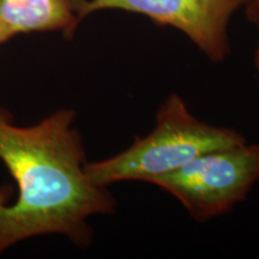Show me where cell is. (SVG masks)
<instances>
[{"instance_id":"cell-1","label":"cell","mask_w":259,"mask_h":259,"mask_svg":"<svg viewBox=\"0 0 259 259\" xmlns=\"http://www.w3.org/2000/svg\"><path fill=\"white\" fill-rule=\"evenodd\" d=\"M73 109H59L31 126H18L0 108V161L17 194L0 186V254L18 242L64 235L77 246L93 239L89 219L112 213L115 200L87 174L82 137Z\"/></svg>"},{"instance_id":"cell-2","label":"cell","mask_w":259,"mask_h":259,"mask_svg":"<svg viewBox=\"0 0 259 259\" xmlns=\"http://www.w3.org/2000/svg\"><path fill=\"white\" fill-rule=\"evenodd\" d=\"M245 142L234 130L200 121L179 95L171 94L158 109L156 125L150 134L137 138L115 156L87 162L85 169L90 180L103 187L132 180L151 184L199 155Z\"/></svg>"},{"instance_id":"cell-3","label":"cell","mask_w":259,"mask_h":259,"mask_svg":"<svg viewBox=\"0 0 259 259\" xmlns=\"http://www.w3.org/2000/svg\"><path fill=\"white\" fill-rule=\"evenodd\" d=\"M259 181V144L245 143L209 151L151 184L167 191L194 220L206 221L229 211Z\"/></svg>"},{"instance_id":"cell-4","label":"cell","mask_w":259,"mask_h":259,"mask_svg":"<svg viewBox=\"0 0 259 259\" xmlns=\"http://www.w3.org/2000/svg\"><path fill=\"white\" fill-rule=\"evenodd\" d=\"M248 0H84L80 16L103 10L143 15L154 23L185 34L213 63L229 53L228 24L236 10Z\"/></svg>"},{"instance_id":"cell-5","label":"cell","mask_w":259,"mask_h":259,"mask_svg":"<svg viewBox=\"0 0 259 259\" xmlns=\"http://www.w3.org/2000/svg\"><path fill=\"white\" fill-rule=\"evenodd\" d=\"M84 0H0V18L10 37L59 32L71 40L82 23Z\"/></svg>"},{"instance_id":"cell-6","label":"cell","mask_w":259,"mask_h":259,"mask_svg":"<svg viewBox=\"0 0 259 259\" xmlns=\"http://www.w3.org/2000/svg\"><path fill=\"white\" fill-rule=\"evenodd\" d=\"M246 8V16L253 24H259V0H248Z\"/></svg>"},{"instance_id":"cell-7","label":"cell","mask_w":259,"mask_h":259,"mask_svg":"<svg viewBox=\"0 0 259 259\" xmlns=\"http://www.w3.org/2000/svg\"><path fill=\"white\" fill-rule=\"evenodd\" d=\"M10 40H11V37H10L9 32H8V30H6V28H5L4 23H3L2 18H0V46L6 44V42Z\"/></svg>"},{"instance_id":"cell-8","label":"cell","mask_w":259,"mask_h":259,"mask_svg":"<svg viewBox=\"0 0 259 259\" xmlns=\"http://www.w3.org/2000/svg\"><path fill=\"white\" fill-rule=\"evenodd\" d=\"M255 65H257V67L259 70V50L257 51V53H255Z\"/></svg>"}]
</instances>
